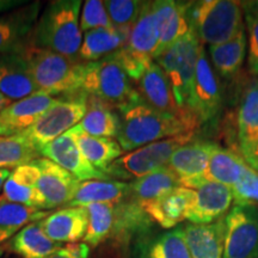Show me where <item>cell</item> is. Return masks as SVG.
<instances>
[{
    "label": "cell",
    "mask_w": 258,
    "mask_h": 258,
    "mask_svg": "<svg viewBox=\"0 0 258 258\" xmlns=\"http://www.w3.org/2000/svg\"><path fill=\"white\" fill-rule=\"evenodd\" d=\"M120 129L117 143L123 151L137 150L148 144L196 132L200 124L192 117L169 115L153 109L140 98L118 110Z\"/></svg>",
    "instance_id": "1"
},
{
    "label": "cell",
    "mask_w": 258,
    "mask_h": 258,
    "mask_svg": "<svg viewBox=\"0 0 258 258\" xmlns=\"http://www.w3.org/2000/svg\"><path fill=\"white\" fill-rule=\"evenodd\" d=\"M83 2L54 0L47 5L32 30L29 48L77 56L83 42L79 19Z\"/></svg>",
    "instance_id": "2"
},
{
    "label": "cell",
    "mask_w": 258,
    "mask_h": 258,
    "mask_svg": "<svg viewBox=\"0 0 258 258\" xmlns=\"http://www.w3.org/2000/svg\"><path fill=\"white\" fill-rule=\"evenodd\" d=\"M22 55L37 91L51 96L82 91L85 62L50 50L28 48Z\"/></svg>",
    "instance_id": "3"
},
{
    "label": "cell",
    "mask_w": 258,
    "mask_h": 258,
    "mask_svg": "<svg viewBox=\"0 0 258 258\" xmlns=\"http://www.w3.org/2000/svg\"><path fill=\"white\" fill-rule=\"evenodd\" d=\"M82 90L117 111L140 98L115 54L85 63Z\"/></svg>",
    "instance_id": "4"
},
{
    "label": "cell",
    "mask_w": 258,
    "mask_h": 258,
    "mask_svg": "<svg viewBox=\"0 0 258 258\" xmlns=\"http://www.w3.org/2000/svg\"><path fill=\"white\" fill-rule=\"evenodd\" d=\"M189 16L202 44H221L245 29L241 2L205 0L191 3Z\"/></svg>",
    "instance_id": "5"
},
{
    "label": "cell",
    "mask_w": 258,
    "mask_h": 258,
    "mask_svg": "<svg viewBox=\"0 0 258 258\" xmlns=\"http://www.w3.org/2000/svg\"><path fill=\"white\" fill-rule=\"evenodd\" d=\"M202 47L203 44L192 25L184 36L154 59L169 79L177 106L184 112H189L186 106Z\"/></svg>",
    "instance_id": "6"
},
{
    "label": "cell",
    "mask_w": 258,
    "mask_h": 258,
    "mask_svg": "<svg viewBox=\"0 0 258 258\" xmlns=\"http://www.w3.org/2000/svg\"><path fill=\"white\" fill-rule=\"evenodd\" d=\"M194 138L195 132H189L137 148L117 158L106 169L105 175L108 178L115 180H135L156 172L166 167L175 151L191 143Z\"/></svg>",
    "instance_id": "7"
},
{
    "label": "cell",
    "mask_w": 258,
    "mask_h": 258,
    "mask_svg": "<svg viewBox=\"0 0 258 258\" xmlns=\"http://www.w3.org/2000/svg\"><path fill=\"white\" fill-rule=\"evenodd\" d=\"M86 108L88 95L83 90L77 92L73 98L56 99L31 127L19 135L27 139L32 146L40 151L43 146L53 143L70 129L76 127L85 115Z\"/></svg>",
    "instance_id": "8"
},
{
    "label": "cell",
    "mask_w": 258,
    "mask_h": 258,
    "mask_svg": "<svg viewBox=\"0 0 258 258\" xmlns=\"http://www.w3.org/2000/svg\"><path fill=\"white\" fill-rule=\"evenodd\" d=\"M224 258H258V208L234 205L227 213Z\"/></svg>",
    "instance_id": "9"
},
{
    "label": "cell",
    "mask_w": 258,
    "mask_h": 258,
    "mask_svg": "<svg viewBox=\"0 0 258 258\" xmlns=\"http://www.w3.org/2000/svg\"><path fill=\"white\" fill-rule=\"evenodd\" d=\"M220 106L221 91L217 73L209 63L205 47H202L186 109L201 125L213 120L218 115Z\"/></svg>",
    "instance_id": "10"
},
{
    "label": "cell",
    "mask_w": 258,
    "mask_h": 258,
    "mask_svg": "<svg viewBox=\"0 0 258 258\" xmlns=\"http://www.w3.org/2000/svg\"><path fill=\"white\" fill-rule=\"evenodd\" d=\"M189 189L192 190V201L185 220L190 224H212L225 218L230 212L233 192L228 186L213 180H203Z\"/></svg>",
    "instance_id": "11"
},
{
    "label": "cell",
    "mask_w": 258,
    "mask_h": 258,
    "mask_svg": "<svg viewBox=\"0 0 258 258\" xmlns=\"http://www.w3.org/2000/svg\"><path fill=\"white\" fill-rule=\"evenodd\" d=\"M41 2L28 3L0 15V54H23L41 11Z\"/></svg>",
    "instance_id": "12"
},
{
    "label": "cell",
    "mask_w": 258,
    "mask_h": 258,
    "mask_svg": "<svg viewBox=\"0 0 258 258\" xmlns=\"http://www.w3.org/2000/svg\"><path fill=\"white\" fill-rule=\"evenodd\" d=\"M38 153H40V157L47 158L56 165L69 171L79 182L91 179H110L106 177L105 173L95 169L86 160L76 139L70 132H66L53 143L42 147Z\"/></svg>",
    "instance_id": "13"
},
{
    "label": "cell",
    "mask_w": 258,
    "mask_h": 258,
    "mask_svg": "<svg viewBox=\"0 0 258 258\" xmlns=\"http://www.w3.org/2000/svg\"><path fill=\"white\" fill-rule=\"evenodd\" d=\"M217 144L209 141H191L179 147L170 158L167 167L176 173L184 188L199 184L206 179L209 157Z\"/></svg>",
    "instance_id": "14"
},
{
    "label": "cell",
    "mask_w": 258,
    "mask_h": 258,
    "mask_svg": "<svg viewBox=\"0 0 258 258\" xmlns=\"http://www.w3.org/2000/svg\"><path fill=\"white\" fill-rule=\"evenodd\" d=\"M156 15L159 44L156 53L159 56L163 51L182 38L192 28L189 10L191 3L176 0H157L153 2Z\"/></svg>",
    "instance_id": "15"
},
{
    "label": "cell",
    "mask_w": 258,
    "mask_h": 258,
    "mask_svg": "<svg viewBox=\"0 0 258 258\" xmlns=\"http://www.w3.org/2000/svg\"><path fill=\"white\" fill-rule=\"evenodd\" d=\"M135 89L141 99L156 110L180 117H192L189 112L179 110L169 79L156 61L147 67L140 79L135 83Z\"/></svg>",
    "instance_id": "16"
},
{
    "label": "cell",
    "mask_w": 258,
    "mask_h": 258,
    "mask_svg": "<svg viewBox=\"0 0 258 258\" xmlns=\"http://www.w3.org/2000/svg\"><path fill=\"white\" fill-rule=\"evenodd\" d=\"M34 163L40 170L37 185L46 200L47 209L64 207L72 200L79 180L47 158H37Z\"/></svg>",
    "instance_id": "17"
},
{
    "label": "cell",
    "mask_w": 258,
    "mask_h": 258,
    "mask_svg": "<svg viewBox=\"0 0 258 258\" xmlns=\"http://www.w3.org/2000/svg\"><path fill=\"white\" fill-rule=\"evenodd\" d=\"M55 102L54 97L40 92L12 102L0 111V137H12L24 132Z\"/></svg>",
    "instance_id": "18"
},
{
    "label": "cell",
    "mask_w": 258,
    "mask_h": 258,
    "mask_svg": "<svg viewBox=\"0 0 258 258\" xmlns=\"http://www.w3.org/2000/svg\"><path fill=\"white\" fill-rule=\"evenodd\" d=\"M88 224L85 207H63L41 220L46 234L59 244L79 243L85 237Z\"/></svg>",
    "instance_id": "19"
},
{
    "label": "cell",
    "mask_w": 258,
    "mask_h": 258,
    "mask_svg": "<svg viewBox=\"0 0 258 258\" xmlns=\"http://www.w3.org/2000/svg\"><path fill=\"white\" fill-rule=\"evenodd\" d=\"M238 144L241 158L258 145V78L249 80L241 92L237 111Z\"/></svg>",
    "instance_id": "20"
},
{
    "label": "cell",
    "mask_w": 258,
    "mask_h": 258,
    "mask_svg": "<svg viewBox=\"0 0 258 258\" xmlns=\"http://www.w3.org/2000/svg\"><path fill=\"white\" fill-rule=\"evenodd\" d=\"M40 170L34 161L18 166L6 179L3 196L9 201L21 203L27 207L36 209H47L46 200L38 189Z\"/></svg>",
    "instance_id": "21"
},
{
    "label": "cell",
    "mask_w": 258,
    "mask_h": 258,
    "mask_svg": "<svg viewBox=\"0 0 258 258\" xmlns=\"http://www.w3.org/2000/svg\"><path fill=\"white\" fill-rule=\"evenodd\" d=\"M191 201L192 190L178 186L156 201L144 206L143 209L153 224L170 230L185 220Z\"/></svg>",
    "instance_id": "22"
},
{
    "label": "cell",
    "mask_w": 258,
    "mask_h": 258,
    "mask_svg": "<svg viewBox=\"0 0 258 258\" xmlns=\"http://www.w3.org/2000/svg\"><path fill=\"white\" fill-rule=\"evenodd\" d=\"M0 92L12 102L38 92L21 54H0Z\"/></svg>",
    "instance_id": "23"
},
{
    "label": "cell",
    "mask_w": 258,
    "mask_h": 258,
    "mask_svg": "<svg viewBox=\"0 0 258 258\" xmlns=\"http://www.w3.org/2000/svg\"><path fill=\"white\" fill-rule=\"evenodd\" d=\"M131 29L108 27L97 28L85 32L83 36L82 47L78 59L83 62H93L103 57L112 55L122 49L128 42Z\"/></svg>",
    "instance_id": "24"
},
{
    "label": "cell",
    "mask_w": 258,
    "mask_h": 258,
    "mask_svg": "<svg viewBox=\"0 0 258 258\" xmlns=\"http://www.w3.org/2000/svg\"><path fill=\"white\" fill-rule=\"evenodd\" d=\"M191 258H224L225 218L207 225L183 227Z\"/></svg>",
    "instance_id": "25"
},
{
    "label": "cell",
    "mask_w": 258,
    "mask_h": 258,
    "mask_svg": "<svg viewBox=\"0 0 258 258\" xmlns=\"http://www.w3.org/2000/svg\"><path fill=\"white\" fill-rule=\"evenodd\" d=\"M159 35H158L153 2H144L143 9L137 22L132 25L124 49L141 59L154 60Z\"/></svg>",
    "instance_id": "26"
},
{
    "label": "cell",
    "mask_w": 258,
    "mask_h": 258,
    "mask_svg": "<svg viewBox=\"0 0 258 258\" xmlns=\"http://www.w3.org/2000/svg\"><path fill=\"white\" fill-rule=\"evenodd\" d=\"M134 258H191L183 227L154 235H145L138 241Z\"/></svg>",
    "instance_id": "27"
},
{
    "label": "cell",
    "mask_w": 258,
    "mask_h": 258,
    "mask_svg": "<svg viewBox=\"0 0 258 258\" xmlns=\"http://www.w3.org/2000/svg\"><path fill=\"white\" fill-rule=\"evenodd\" d=\"M129 196V183L115 179L80 182L73 198L64 207H86L93 203H120Z\"/></svg>",
    "instance_id": "28"
},
{
    "label": "cell",
    "mask_w": 258,
    "mask_h": 258,
    "mask_svg": "<svg viewBox=\"0 0 258 258\" xmlns=\"http://www.w3.org/2000/svg\"><path fill=\"white\" fill-rule=\"evenodd\" d=\"M178 186H182L179 178L166 166L129 182V196L127 199L143 208L144 206L156 201Z\"/></svg>",
    "instance_id": "29"
},
{
    "label": "cell",
    "mask_w": 258,
    "mask_h": 258,
    "mask_svg": "<svg viewBox=\"0 0 258 258\" xmlns=\"http://www.w3.org/2000/svg\"><path fill=\"white\" fill-rule=\"evenodd\" d=\"M70 133L76 139L77 144L91 165L101 172L105 173L106 169L123 153L120 144L112 138L93 137L86 134L78 127L70 129Z\"/></svg>",
    "instance_id": "30"
},
{
    "label": "cell",
    "mask_w": 258,
    "mask_h": 258,
    "mask_svg": "<svg viewBox=\"0 0 258 258\" xmlns=\"http://www.w3.org/2000/svg\"><path fill=\"white\" fill-rule=\"evenodd\" d=\"M59 247L61 244L48 237L41 221L25 226L9 243V249L23 258H46Z\"/></svg>",
    "instance_id": "31"
},
{
    "label": "cell",
    "mask_w": 258,
    "mask_h": 258,
    "mask_svg": "<svg viewBox=\"0 0 258 258\" xmlns=\"http://www.w3.org/2000/svg\"><path fill=\"white\" fill-rule=\"evenodd\" d=\"M249 167L246 161L237 153L217 145L209 157L206 179L220 183L232 189L240 182Z\"/></svg>",
    "instance_id": "32"
},
{
    "label": "cell",
    "mask_w": 258,
    "mask_h": 258,
    "mask_svg": "<svg viewBox=\"0 0 258 258\" xmlns=\"http://www.w3.org/2000/svg\"><path fill=\"white\" fill-rule=\"evenodd\" d=\"M115 109L88 95V108L77 127L93 137L116 138L120 129V116Z\"/></svg>",
    "instance_id": "33"
},
{
    "label": "cell",
    "mask_w": 258,
    "mask_h": 258,
    "mask_svg": "<svg viewBox=\"0 0 258 258\" xmlns=\"http://www.w3.org/2000/svg\"><path fill=\"white\" fill-rule=\"evenodd\" d=\"M49 214V212L27 207L0 196V244L15 237L27 225L43 220Z\"/></svg>",
    "instance_id": "34"
},
{
    "label": "cell",
    "mask_w": 258,
    "mask_h": 258,
    "mask_svg": "<svg viewBox=\"0 0 258 258\" xmlns=\"http://www.w3.org/2000/svg\"><path fill=\"white\" fill-rule=\"evenodd\" d=\"M247 38L245 29L232 40L217 46H209L213 70L225 78H231L243 66L246 56Z\"/></svg>",
    "instance_id": "35"
},
{
    "label": "cell",
    "mask_w": 258,
    "mask_h": 258,
    "mask_svg": "<svg viewBox=\"0 0 258 258\" xmlns=\"http://www.w3.org/2000/svg\"><path fill=\"white\" fill-rule=\"evenodd\" d=\"M117 205V203H116ZM115 203H93L86 206L89 224L83 241L89 246H98L112 234L116 222Z\"/></svg>",
    "instance_id": "36"
},
{
    "label": "cell",
    "mask_w": 258,
    "mask_h": 258,
    "mask_svg": "<svg viewBox=\"0 0 258 258\" xmlns=\"http://www.w3.org/2000/svg\"><path fill=\"white\" fill-rule=\"evenodd\" d=\"M40 157V153L22 135L0 137V169H17L31 163Z\"/></svg>",
    "instance_id": "37"
},
{
    "label": "cell",
    "mask_w": 258,
    "mask_h": 258,
    "mask_svg": "<svg viewBox=\"0 0 258 258\" xmlns=\"http://www.w3.org/2000/svg\"><path fill=\"white\" fill-rule=\"evenodd\" d=\"M144 2L138 0H106L104 6L114 27L131 29L140 15Z\"/></svg>",
    "instance_id": "38"
},
{
    "label": "cell",
    "mask_w": 258,
    "mask_h": 258,
    "mask_svg": "<svg viewBox=\"0 0 258 258\" xmlns=\"http://www.w3.org/2000/svg\"><path fill=\"white\" fill-rule=\"evenodd\" d=\"M244 21L249 35L247 64L254 78H258V2H241Z\"/></svg>",
    "instance_id": "39"
},
{
    "label": "cell",
    "mask_w": 258,
    "mask_h": 258,
    "mask_svg": "<svg viewBox=\"0 0 258 258\" xmlns=\"http://www.w3.org/2000/svg\"><path fill=\"white\" fill-rule=\"evenodd\" d=\"M79 25L82 32H88L97 28L112 27L108 12L102 0H86L80 14Z\"/></svg>",
    "instance_id": "40"
},
{
    "label": "cell",
    "mask_w": 258,
    "mask_h": 258,
    "mask_svg": "<svg viewBox=\"0 0 258 258\" xmlns=\"http://www.w3.org/2000/svg\"><path fill=\"white\" fill-rule=\"evenodd\" d=\"M233 203L258 208V172L249 167L243 178L232 188Z\"/></svg>",
    "instance_id": "41"
},
{
    "label": "cell",
    "mask_w": 258,
    "mask_h": 258,
    "mask_svg": "<svg viewBox=\"0 0 258 258\" xmlns=\"http://www.w3.org/2000/svg\"><path fill=\"white\" fill-rule=\"evenodd\" d=\"M90 246L88 244L76 243L61 246L46 258H89Z\"/></svg>",
    "instance_id": "42"
},
{
    "label": "cell",
    "mask_w": 258,
    "mask_h": 258,
    "mask_svg": "<svg viewBox=\"0 0 258 258\" xmlns=\"http://www.w3.org/2000/svg\"><path fill=\"white\" fill-rule=\"evenodd\" d=\"M27 4V0H0V15Z\"/></svg>",
    "instance_id": "43"
},
{
    "label": "cell",
    "mask_w": 258,
    "mask_h": 258,
    "mask_svg": "<svg viewBox=\"0 0 258 258\" xmlns=\"http://www.w3.org/2000/svg\"><path fill=\"white\" fill-rule=\"evenodd\" d=\"M244 160L246 161V164L249 165L251 169L258 172V145L253 148L252 152H251L246 158H244Z\"/></svg>",
    "instance_id": "44"
},
{
    "label": "cell",
    "mask_w": 258,
    "mask_h": 258,
    "mask_svg": "<svg viewBox=\"0 0 258 258\" xmlns=\"http://www.w3.org/2000/svg\"><path fill=\"white\" fill-rule=\"evenodd\" d=\"M12 171L6 170V169H0V191H2L3 188H4V184L6 179L9 178L10 175H11Z\"/></svg>",
    "instance_id": "45"
},
{
    "label": "cell",
    "mask_w": 258,
    "mask_h": 258,
    "mask_svg": "<svg viewBox=\"0 0 258 258\" xmlns=\"http://www.w3.org/2000/svg\"><path fill=\"white\" fill-rule=\"evenodd\" d=\"M11 103H12L11 99L8 98V97L4 96L2 92H0V111L4 110L6 106H9Z\"/></svg>",
    "instance_id": "46"
},
{
    "label": "cell",
    "mask_w": 258,
    "mask_h": 258,
    "mask_svg": "<svg viewBox=\"0 0 258 258\" xmlns=\"http://www.w3.org/2000/svg\"><path fill=\"white\" fill-rule=\"evenodd\" d=\"M3 252H4V249H3L2 246H0V257H2V254H3Z\"/></svg>",
    "instance_id": "47"
}]
</instances>
